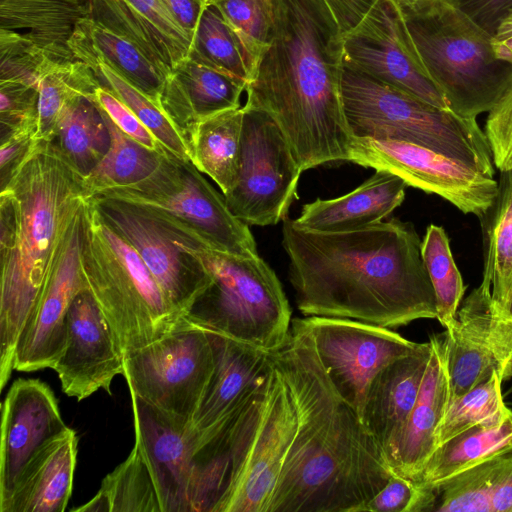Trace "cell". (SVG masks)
Segmentation results:
<instances>
[{
	"label": "cell",
	"mask_w": 512,
	"mask_h": 512,
	"mask_svg": "<svg viewBox=\"0 0 512 512\" xmlns=\"http://www.w3.org/2000/svg\"><path fill=\"white\" fill-rule=\"evenodd\" d=\"M283 221L289 278L304 316L386 328L436 319L435 293L412 223L392 219L351 231L319 232Z\"/></svg>",
	"instance_id": "1"
},
{
	"label": "cell",
	"mask_w": 512,
	"mask_h": 512,
	"mask_svg": "<svg viewBox=\"0 0 512 512\" xmlns=\"http://www.w3.org/2000/svg\"><path fill=\"white\" fill-rule=\"evenodd\" d=\"M272 353L298 423L269 512H361L393 474L380 448L335 390L302 319Z\"/></svg>",
	"instance_id": "2"
},
{
	"label": "cell",
	"mask_w": 512,
	"mask_h": 512,
	"mask_svg": "<svg viewBox=\"0 0 512 512\" xmlns=\"http://www.w3.org/2000/svg\"><path fill=\"white\" fill-rule=\"evenodd\" d=\"M271 3V41L246 84V105L274 118L302 171L348 161L354 137L341 97L340 28L323 0Z\"/></svg>",
	"instance_id": "3"
},
{
	"label": "cell",
	"mask_w": 512,
	"mask_h": 512,
	"mask_svg": "<svg viewBox=\"0 0 512 512\" xmlns=\"http://www.w3.org/2000/svg\"><path fill=\"white\" fill-rule=\"evenodd\" d=\"M91 196L54 141L35 140L1 185L0 389L66 235Z\"/></svg>",
	"instance_id": "4"
},
{
	"label": "cell",
	"mask_w": 512,
	"mask_h": 512,
	"mask_svg": "<svg viewBox=\"0 0 512 512\" xmlns=\"http://www.w3.org/2000/svg\"><path fill=\"white\" fill-rule=\"evenodd\" d=\"M81 253L89 291L124 354L181 324L184 317L170 304L139 253L104 220L92 197L83 209Z\"/></svg>",
	"instance_id": "5"
},
{
	"label": "cell",
	"mask_w": 512,
	"mask_h": 512,
	"mask_svg": "<svg viewBox=\"0 0 512 512\" xmlns=\"http://www.w3.org/2000/svg\"><path fill=\"white\" fill-rule=\"evenodd\" d=\"M341 97L356 138L415 143L494 175L491 149L475 118L441 109L358 71L343 59Z\"/></svg>",
	"instance_id": "6"
},
{
	"label": "cell",
	"mask_w": 512,
	"mask_h": 512,
	"mask_svg": "<svg viewBox=\"0 0 512 512\" xmlns=\"http://www.w3.org/2000/svg\"><path fill=\"white\" fill-rule=\"evenodd\" d=\"M262 384L217 426L230 454L216 512H269L298 423L293 391L273 353Z\"/></svg>",
	"instance_id": "7"
},
{
	"label": "cell",
	"mask_w": 512,
	"mask_h": 512,
	"mask_svg": "<svg viewBox=\"0 0 512 512\" xmlns=\"http://www.w3.org/2000/svg\"><path fill=\"white\" fill-rule=\"evenodd\" d=\"M402 15L423 69L450 110L475 119L489 112L512 81V64L495 56L492 35L456 4Z\"/></svg>",
	"instance_id": "8"
},
{
	"label": "cell",
	"mask_w": 512,
	"mask_h": 512,
	"mask_svg": "<svg viewBox=\"0 0 512 512\" xmlns=\"http://www.w3.org/2000/svg\"><path fill=\"white\" fill-rule=\"evenodd\" d=\"M195 252L210 285L184 316L196 325L257 349L273 352L286 341L291 308L273 269L260 257L225 253L199 243Z\"/></svg>",
	"instance_id": "9"
},
{
	"label": "cell",
	"mask_w": 512,
	"mask_h": 512,
	"mask_svg": "<svg viewBox=\"0 0 512 512\" xmlns=\"http://www.w3.org/2000/svg\"><path fill=\"white\" fill-rule=\"evenodd\" d=\"M94 196L167 216L194 231L212 249L240 256L259 255L248 225L231 213L223 193L191 161L170 152L142 181Z\"/></svg>",
	"instance_id": "10"
},
{
	"label": "cell",
	"mask_w": 512,
	"mask_h": 512,
	"mask_svg": "<svg viewBox=\"0 0 512 512\" xmlns=\"http://www.w3.org/2000/svg\"><path fill=\"white\" fill-rule=\"evenodd\" d=\"M213 368L209 332L184 317L169 334L126 353L123 377L130 393L190 423Z\"/></svg>",
	"instance_id": "11"
},
{
	"label": "cell",
	"mask_w": 512,
	"mask_h": 512,
	"mask_svg": "<svg viewBox=\"0 0 512 512\" xmlns=\"http://www.w3.org/2000/svg\"><path fill=\"white\" fill-rule=\"evenodd\" d=\"M92 199L104 220L139 253L170 304L184 317L212 281L195 252L205 242L162 214L114 199Z\"/></svg>",
	"instance_id": "12"
},
{
	"label": "cell",
	"mask_w": 512,
	"mask_h": 512,
	"mask_svg": "<svg viewBox=\"0 0 512 512\" xmlns=\"http://www.w3.org/2000/svg\"><path fill=\"white\" fill-rule=\"evenodd\" d=\"M243 110L237 176L224 197L248 226L275 225L287 218L303 171L274 118L246 104Z\"/></svg>",
	"instance_id": "13"
},
{
	"label": "cell",
	"mask_w": 512,
	"mask_h": 512,
	"mask_svg": "<svg viewBox=\"0 0 512 512\" xmlns=\"http://www.w3.org/2000/svg\"><path fill=\"white\" fill-rule=\"evenodd\" d=\"M348 161L386 170L408 186L436 194L465 214L483 218L491 208L497 180L475 167L406 141L354 137Z\"/></svg>",
	"instance_id": "14"
},
{
	"label": "cell",
	"mask_w": 512,
	"mask_h": 512,
	"mask_svg": "<svg viewBox=\"0 0 512 512\" xmlns=\"http://www.w3.org/2000/svg\"><path fill=\"white\" fill-rule=\"evenodd\" d=\"M302 321L332 385L360 419L375 375L420 345L389 328L359 320L307 316Z\"/></svg>",
	"instance_id": "15"
},
{
	"label": "cell",
	"mask_w": 512,
	"mask_h": 512,
	"mask_svg": "<svg viewBox=\"0 0 512 512\" xmlns=\"http://www.w3.org/2000/svg\"><path fill=\"white\" fill-rule=\"evenodd\" d=\"M343 50L345 61L358 71L450 110L423 69L403 15L391 0H378L360 24L343 36Z\"/></svg>",
	"instance_id": "16"
},
{
	"label": "cell",
	"mask_w": 512,
	"mask_h": 512,
	"mask_svg": "<svg viewBox=\"0 0 512 512\" xmlns=\"http://www.w3.org/2000/svg\"><path fill=\"white\" fill-rule=\"evenodd\" d=\"M83 209L66 235L39 302L20 336L13 366L17 371L52 369L65 347L68 310L76 296L89 289L82 268Z\"/></svg>",
	"instance_id": "17"
},
{
	"label": "cell",
	"mask_w": 512,
	"mask_h": 512,
	"mask_svg": "<svg viewBox=\"0 0 512 512\" xmlns=\"http://www.w3.org/2000/svg\"><path fill=\"white\" fill-rule=\"evenodd\" d=\"M448 334L449 401L486 381L494 371L505 380L512 362V320L496 314L490 294L475 288L457 311Z\"/></svg>",
	"instance_id": "18"
},
{
	"label": "cell",
	"mask_w": 512,
	"mask_h": 512,
	"mask_svg": "<svg viewBox=\"0 0 512 512\" xmlns=\"http://www.w3.org/2000/svg\"><path fill=\"white\" fill-rule=\"evenodd\" d=\"M124 358L116 334L92 293L82 291L68 310L65 347L52 367L62 391L78 401L101 389L111 395L113 379L124 374Z\"/></svg>",
	"instance_id": "19"
},
{
	"label": "cell",
	"mask_w": 512,
	"mask_h": 512,
	"mask_svg": "<svg viewBox=\"0 0 512 512\" xmlns=\"http://www.w3.org/2000/svg\"><path fill=\"white\" fill-rule=\"evenodd\" d=\"M67 429L46 383L23 378L13 382L1 407L0 507L37 452Z\"/></svg>",
	"instance_id": "20"
},
{
	"label": "cell",
	"mask_w": 512,
	"mask_h": 512,
	"mask_svg": "<svg viewBox=\"0 0 512 512\" xmlns=\"http://www.w3.org/2000/svg\"><path fill=\"white\" fill-rule=\"evenodd\" d=\"M130 395L135 445L150 469L162 512H190L193 454L190 423L133 393Z\"/></svg>",
	"instance_id": "21"
},
{
	"label": "cell",
	"mask_w": 512,
	"mask_h": 512,
	"mask_svg": "<svg viewBox=\"0 0 512 512\" xmlns=\"http://www.w3.org/2000/svg\"><path fill=\"white\" fill-rule=\"evenodd\" d=\"M430 352L429 341L420 343L413 353L382 368L368 387L361 420L389 467L419 395Z\"/></svg>",
	"instance_id": "22"
},
{
	"label": "cell",
	"mask_w": 512,
	"mask_h": 512,
	"mask_svg": "<svg viewBox=\"0 0 512 512\" xmlns=\"http://www.w3.org/2000/svg\"><path fill=\"white\" fill-rule=\"evenodd\" d=\"M87 17L137 45L167 75L189 57L192 39L160 0H80Z\"/></svg>",
	"instance_id": "23"
},
{
	"label": "cell",
	"mask_w": 512,
	"mask_h": 512,
	"mask_svg": "<svg viewBox=\"0 0 512 512\" xmlns=\"http://www.w3.org/2000/svg\"><path fill=\"white\" fill-rule=\"evenodd\" d=\"M208 332L214 350V368L190 422L194 431L215 425L246 403L262 384L271 364L269 352Z\"/></svg>",
	"instance_id": "24"
},
{
	"label": "cell",
	"mask_w": 512,
	"mask_h": 512,
	"mask_svg": "<svg viewBox=\"0 0 512 512\" xmlns=\"http://www.w3.org/2000/svg\"><path fill=\"white\" fill-rule=\"evenodd\" d=\"M431 352L416 403L390 463L394 474L415 479L435 449L434 435L449 402L448 334L429 338Z\"/></svg>",
	"instance_id": "25"
},
{
	"label": "cell",
	"mask_w": 512,
	"mask_h": 512,
	"mask_svg": "<svg viewBox=\"0 0 512 512\" xmlns=\"http://www.w3.org/2000/svg\"><path fill=\"white\" fill-rule=\"evenodd\" d=\"M245 87L244 81L188 57L167 75L160 108L185 135L197 121L241 107Z\"/></svg>",
	"instance_id": "26"
},
{
	"label": "cell",
	"mask_w": 512,
	"mask_h": 512,
	"mask_svg": "<svg viewBox=\"0 0 512 512\" xmlns=\"http://www.w3.org/2000/svg\"><path fill=\"white\" fill-rule=\"evenodd\" d=\"M407 183L386 171L376 172L352 192L316 199L302 207L294 223L319 232H343L377 223L402 204Z\"/></svg>",
	"instance_id": "27"
},
{
	"label": "cell",
	"mask_w": 512,
	"mask_h": 512,
	"mask_svg": "<svg viewBox=\"0 0 512 512\" xmlns=\"http://www.w3.org/2000/svg\"><path fill=\"white\" fill-rule=\"evenodd\" d=\"M77 452L78 437L68 427L32 458L0 512H63L72 494Z\"/></svg>",
	"instance_id": "28"
},
{
	"label": "cell",
	"mask_w": 512,
	"mask_h": 512,
	"mask_svg": "<svg viewBox=\"0 0 512 512\" xmlns=\"http://www.w3.org/2000/svg\"><path fill=\"white\" fill-rule=\"evenodd\" d=\"M68 47L96 55L160 107L167 74L129 39L83 17L76 23Z\"/></svg>",
	"instance_id": "29"
},
{
	"label": "cell",
	"mask_w": 512,
	"mask_h": 512,
	"mask_svg": "<svg viewBox=\"0 0 512 512\" xmlns=\"http://www.w3.org/2000/svg\"><path fill=\"white\" fill-rule=\"evenodd\" d=\"M497 193L482 218L483 278L479 285L490 294L493 311L502 316L512 296V167L500 171Z\"/></svg>",
	"instance_id": "30"
},
{
	"label": "cell",
	"mask_w": 512,
	"mask_h": 512,
	"mask_svg": "<svg viewBox=\"0 0 512 512\" xmlns=\"http://www.w3.org/2000/svg\"><path fill=\"white\" fill-rule=\"evenodd\" d=\"M243 114V107H239L211 115L197 121L184 135L190 161L223 195L231 190L237 176Z\"/></svg>",
	"instance_id": "31"
},
{
	"label": "cell",
	"mask_w": 512,
	"mask_h": 512,
	"mask_svg": "<svg viewBox=\"0 0 512 512\" xmlns=\"http://www.w3.org/2000/svg\"><path fill=\"white\" fill-rule=\"evenodd\" d=\"M512 461V448L436 485L420 488L418 512H491L494 490Z\"/></svg>",
	"instance_id": "32"
},
{
	"label": "cell",
	"mask_w": 512,
	"mask_h": 512,
	"mask_svg": "<svg viewBox=\"0 0 512 512\" xmlns=\"http://www.w3.org/2000/svg\"><path fill=\"white\" fill-rule=\"evenodd\" d=\"M511 448L512 413L500 424L473 427L438 446L413 480L433 486Z\"/></svg>",
	"instance_id": "33"
},
{
	"label": "cell",
	"mask_w": 512,
	"mask_h": 512,
	"mask_svg": "<svg viewBox=\"0 0 512 512\" xmlns=\"http://www.w3.org/2000/svg\"><path fill=\"white\" fill-rule=\"evenodd\" d=\"M99 84L92 70L73 55H52L38 79L35 140L53 141L65 108L79 97H90Z\"/></svg>",
	"instance_id": "34"
},
{
	"label": "cell",
	"mask_w": 512,
	"mask_h": 512,
	"mask_svg": "<svg viewBox=\"0 0 512 512\" xmlns=\"http://www.w3.org/2000/svg\"><path fill=\"white\" fill-rule=\"evenodd\" d=\"M87 17L80 0H0V28L24 30L40 43L70 50L76 23Z\"/></svg>",
	"instance_id": "35"
},
{
	"label": "cell",
	"mask_w": 512,
	"mask_h": 512,
	"mask_svg": "<svg viewBox=\"0 0 512 512\" xmlns=\"http://www.w3.org/2000/svg\"><path fill=\"white\" fill-rule=\"evenodd\" d=\"M53 141L76 170L86 176L107 153L111 138L97 105L90 97H79L61 114Z\"/></svg>",
	"instance_id": "36"
},
{
	"label": "cell",
	"mask_w": 512,
	"mask_h": 512,
	"mask_svg": "<svg viewBox=\"0 0 512 512\" xmlns=\"http://www.w3.org/2000/svg\"><path fill=\"white\" fill-rule=\"evenodd\" d=\"M99 110L108 126L111 141L103 159L84 176V184L91 197L142 181L159 166L164 155L169 152L155 151L138 143L123 133L100 108Z\"/></svg>",
	"instance_id": "37"
},
{
	"label": "cell",
	"mask_w": 512,
	"mask_h": 512,
	"mask_svg": "<svg viewBox=\"0 0 512 512\" xmlns=\"http://www.w3.org/2000/svg\"><path fill=\"white\" fill-rule=\"evenodd\" d=\"M70 51L74 58L84 62L92 70L100 85L132 110L164 148L178 158L190 161L184 135L154 101L96 55L80 49Z\"/></svg>",
	"instance_id": "38"
},
{
	"label": "cell",
	"mask_w": 512,
	"mask_h": 512,
	"mask_svg": "<svg viewBox=\"0 0 512 512\" xmlns=\"http://www.w3.org/2000/svg\"><path fill=\"white\" fill-rule=\"evenodd\" d=\"M189 57L246 84L255 68V62L240 38L212 4L203 12Z\"/></svg>",
	"instance_id": "39"
},
{
	"label": "cell",
	"mask_w": 512,
	"mask_h": 512,
	"mask_svg": "<svg viewBox=\"0 0 512 512\" xmlns=\"http://www.w3.org/2000/svg\"><path fill=\"white\" fill-rule=\"evenodd\" d=\"M503 381L494 371L486 381L450 400L435 431V449L466 430L500 424L509 417L512 410L502 395Z\"/></svg>",
	"instance_id": "40"
},
{
	"label": "cell",
	"mask_w": 512,
	"mask_h": 512,
	"mask_svg": "<svg viewBox=\"0 0 512 512\" xmlns=\"http://www.w3.org/2000/svg\"><path fill=\"white\" fill-rule=\"evenodd\" d=\"M421 253L435 293L436 319L445 330H451L466 286L453 259L449 238L443 227L435 224L427 227Z\"/></svg>",
	"instance_id": "41"
},
{
	"label": "cell",
	"mask_w": 512,
	"mask_h": 512,
	"mask_svg": "<svg viewBox=\"0 0 512 512\" xmlns=\"http://www.w3.org/2000/svg\"><path fill=\"white\" fill-rule=\"evenodd\" d=\"M99 491L110 512H162L154 479L135 444L129 456L103 479Z\"/></svg>",
	"instance_id": "42"
},
{
	"label": "cell",
	"mask_w": 512,
	"mask_h": 512,
	"mask_svg": "<svg viewBox=\"0 0 512 512\" xmlns=\"http://www.w3.org/2000/svg\"><path fill=\"white\" fill-rule=\"evenodd\" d=\"M54 54L72 55L70 50L44 45L28 33L0 28V80L38 87L39 76Z\"/></svg>",
	"instance_id": "43"
},
{
	"label": "cell",
	"mask_w": 512,
	"mask_h": 512,
	"mask_svg": "<svg viewBox=\"0 0 512 512\" xmlns=\"http://www.w3.org/2000/svg\"><path fill=\"white\" fill-rule=\"evenodd\" d=\"M256 63L269 45L273 17L271 0H212Z\"/></svg>",
	"instance_id": "44"
},
{
	"label": "cell",
	"mask_w": 512,
	"mask_h": 512,
	"mask_svg": "<svg viewBox=\"0 0 512 512\" xmlns=\"http://www.w3.org/2000/svg\"><path fill=\"white\" fill-rule=\"evenodd\" d=\"M38 87L36 85L0 80L1 138L38 127Z\"/></svg>",
	"instance_id": "45"
},
{
	"label": "cell",
	"mask_w": 512,
	"mask_h": 512,
	"mask_svg": "<svg viewBox=\"0 0 512 512\" xmlns=\"http://www.w3.org/2000/svg\"><path fill=\"white\" fill-rule=\"evenodd\" d=\"M484 133L488 140L493 163L499 171L512 167V81L488 112Z\"/></svg>",
	"instance_id": "46"
},
{
	"label": "cell",
	"mask_w": 512,
	"mask_h": 512,
	"mask_svg": "<svg viewBox=\"0 0 512 512\" xmlns=\"http://www.w3.org/2000/svg\"><path fill=\"white\" fill-rule=\"evenodd\" d=\"M90 99L126 135L155 151H168L120 99L102 85H98Z\"/></svg>",
	"instance_id": "47"
},
{
	"label": "cell",
	"mask_w": 512,
	"mask_h": 512,
	"mask_svg": "<svg viewBox=\"0 0 512 512\" xmlns=\"http://www.w3.org/2000/svg\"><path fill=\"white\" fill-rule=\"evenodd\" d=\"M420 488L409 478L392 474L385 486L361 509V512H417Z\"/></svg>",
	"instance_id": "48"
},
{
	"label": "cell",
	"mask_w": 512,
	"mask_h": 512,
	"mask_svg": "<svg viewBox=\"0 0 512 512\" xmlns=\"http://www.w3.org/2000/svg\"><path fill=\"white\" fill-rule=\"evenodd\" d=\"M456 5L492 35L500 20L512 9V0H457Z\"/></svg>",
	"instance_id": "49"
},
{
	"label": "cell",
	"mask_w": 512,
	"mask_h": 512,
	"mask_svg": "<svg viewBox=\"0 0 512 512\" xmlns=\"http://www.w3.org/2000/svg\"><path fill=\"white\" fill-rule=\"evenodd\" d=\"M36 132L19 131L1 138L0 180L4 184L13 170L24 159L35 141Z\"/></svg>",
	"instance_id": "50"
},
{
	"label": "cell",
	"mask_w": 512,
	"mask_h": 512,
	"mask_svg": "<svg viewBox=\"0 0 512 512\" xmlns=\"http://www.w3.org/2000/svg\"><path fill=\"white\" fill-rule=\"evenodd\" d=\"M343 36L356 28L378 0H323Z\"/></svg>",
	"instance_id": "51"
},
{
	"label": "cell",
	"mask_w": 512,
	"mask_h": 512,
	"mask_svg": "<svg viewBox=\"0 0 512 512\" xmlns=\"http://www.w3.org/2000/svg\"><path fill=\"white\" fill-rule=\"evenodd\" d=\"M175 23L192 39L208 0H160Z\"/></svg>",
	"instance_id": "52"
},
{
	"label": "cell",
	"mask_w": 512,
	"mask_h": 512,
	"mask_svg": "<svg viewBox=\"0 0 512 512\" xmlns=\"http://www.w3.org/2000/svg\"><path fill=\"white\" fill-rule=\"evenodd\" d=\"M495 56L512 64V9L500 20L491 37Z\"/></svg>",
	"instance_id": "53"
},
{
	"label": "cell",
	"mask_w": 512,
	"mask_h": 512,
	"mask_svg": "<svg viewBox=\"0 0 512 512\" xmlns=\"http://www.w3.org/2000/svg\"><path fill=\"white\" fill-rule=\"evenodd\" d=\"M491 512H512V462L494 490Z\"/></svg>",
	"instance_id": "54"
},
{
	"label": "cell",
	"mask_w": 512,
	"mask_h": 512,
	"mask_svg": "<svg viewBox=\"0 0 512 512\" xmlns=\"http://www.w3.org/2000/svg\"><path fill=\"white\" fill-rule=\"evenodd\" d=\"M401 13H422L446 4H456L457 0H391Z\"/></svg>",
	"instance_id": "55"
},
{
	"label": "cell",
	"mask_w": 512,
	"mask_h": 512,
	"mask_svg": "<svg viewBox=\"0 0 512 512\" xmlns=\"http://www.w3.org/2000/svg\"><path fill=\"white\" fill-rule=\"evenodd\" d=\"M502 317L512 320V296L509 301L508 307H507L505 313L502 315Z\"/></svg>",
	"instance_id": "56"
},
{
	"label": "cell",
	"mask_w": 512,
	"mask_h": 512,
	"mask_svg": "<svg viewBox=\"0 0 512 512\" xmlns=\"http://www.w3.org/2000/svg\"><path fill=\"white\" fill-rule=\"evenodd\" d=\"M512 377V362L510 363L507 371H506V376H505V379H508V378H511Z\"/></svg>",
	"instance_id": "57"
},
{
	"label": "cell",
	"mask_w": 512,
	"mask_h": 512,
	"mask_svg": "<svg viewBox=\"0 0 512 512\" xmlns=\"http://www.w3.org/2000/svg\"><path fill=\"white\" fill-rule=\"evenodd\" d=\"M208 1H209V2H210V4H211V1H212V0H208Z\"/></svg>",
	"instance_id": "58"
}]
</instances>
